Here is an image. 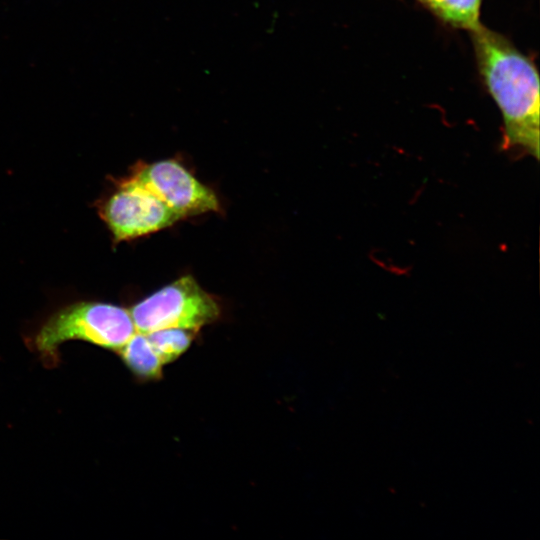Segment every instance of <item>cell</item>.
I'll list each match as a JSON object with an SVG mask.
<instances>
[{"instance_id": "7a4b0ae2", "label": "cell", "mask_w": 540, "mask_h": 540, "mask_svg": "<svg viewBox=\"0 0 540 540\" xmlns=\"http://www.w3.org/2000/svg\"><path fill=\"white\" fill-rule=\"evenodd\" d=\"M135 332L129 310L102 302H78L51 315L33 342L44 362L53 365L59 361V346L66 341L82 340L117 351Z\"/></svg>"}, {"instance_id": "5b68a950", "label": "cell", "mask_w": 540, "mask_h": 540, "mask_svg": "<svg viewBox=\"0 0 540 540\" xmlns=\"http://www.w3.org/2000/svg\"><path fill=\"white\" fill-rule=\"evenodd\" d=\"M129 178L157 196L182 219L219 211L215 193L173 159L137 165Z\"/></svg>"}, {"instance_id": "277c9868", "label": "cell", "mask_w": 540, "mask_h": 540, "mask_svg": "<svg viewBox=\"0 0 540 540\" xmlns=\"http://www.w3.org/2000/svg\"><path fill=\"white\" fill-rule=\"evenodd\" d=\"M100 214L116 241L141 237L182 219L146 188L129 177L101 205Z\"/></svg>"}, {"instance_id": "ba28073f", "label": "cell", "mask_w": 540, "mask_h": 540, "mask_svg": "<svg viewBox=\"0 0 540 540\" xmlns=\"http://www.w3.org/2000/svg\"><path fill=\"white\" fill-rule=\"evenodd\" d=\"M196 331L182 328H164L145 333L163 365L178 359L188 350Z\"/></svg>"}, {"instance_id": "3957f363", "label": "cell", "mask_w": 540, "mask_h": 540, "mask_svg": "<svg viewBox=\"0 0 540 540\" xmlns=\"http://www.w3.org/2000/svg\"><path fill=\"white\" fill-rule=\"evenodd\" d=\"M137 332L149 333L164 328L198 332L217 321L221 308L196 280L184 276L135 304L130 310Z\"/></svg>"}, {"instance_id": "6da1fadb", "label": "cell", "mask_w": 540, "mask_h": 540, "mask_svg": "<svg viewBox=\"0 0 540 540\" xmlns=\"http://www.w3.org/2000/svg\"><path fill=\"white\" fill-rule=\"evenodd\" d=\"M477 65L503 118L505 150L539 159V75L527 56L482 24L471 31Z\"/></svg>"}, {"instance_id": "8992f818", "label": "cell", "mask_w": 540, "mask_h": 540, "mask_svg": "<svg viewBox=\"0 0 540 540\" xmlns=\"http://www.w3.org/2000/svg\"><path fill=\"white\" fill-rule=\"evenodd\" d=\"M116 352L137 379L151 381L162 377L164 365L145 333L136 331Z\"/></svg>"}, {"instance_id": "52a82bcc", "label": "cell", "mask_w": 540, "mask_h": 540, "mask_svg": "<svg viewBox=\"0 0 540 540\" xmlns=\"http://www.w3.org/2000/svg\"><path fill=\"white\" fill-rule=\"evenodd\" d=\"M445 22L470 31L477 28L481 0H418Z\"/></svg>"}]
</instances>
